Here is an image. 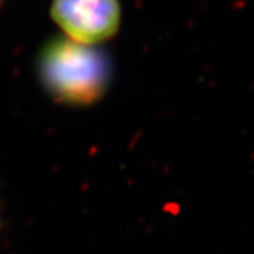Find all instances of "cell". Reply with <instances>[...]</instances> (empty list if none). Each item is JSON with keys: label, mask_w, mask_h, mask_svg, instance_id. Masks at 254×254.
I'll use <instances>...</instances> for the list:
<instances>
[{"label": "cell", "mask_w": 254, "mask_h": 254, "mask_svg": "<svg viewBox=\"0 0 254 254\" xmlns=\"http://www.w3.org/2000/svg\"><path fill=\"white\" fill-rule=\"evenodd\" d=\"M40 76L51 96L63 103L92 105L105 95L109 64L91 46L63 37L50 41L40 54Z\"/></svg>", "instance_id": "6da1fadb"}, {"label": "cell", "mask_w": 254, "mask_h": 254, "mask_svg": "<svg viewBox=\"0 0 254 254\" xmlns=\"http://www.w3.org/2000/svg\"><path fill=\"white\" fill-rule=\"evenodd\" d=\"M51 17L66 38L95 47L116 36L120 6L118 0H53Z\"/></svg>", "instance_id": "7a4b0ae2"}, {"label": "cell", "mask_w": 254, "mask_h": 254, "mask_svg": "<svg viewBox=\"0 0 254 254\" xmlns=\"http://www.w3.org/2000/svg\"><path fill=\"white\" fill-rule=\"evenodd\" d=\"M0 3H1V0H0Z\"/></svg>", "instance_id": "3957f363"}]
</instances>
